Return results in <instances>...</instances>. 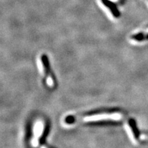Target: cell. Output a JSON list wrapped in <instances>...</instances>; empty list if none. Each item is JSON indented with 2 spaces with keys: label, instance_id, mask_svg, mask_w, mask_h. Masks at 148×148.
<instances>
[{
  "label": "cell",
  "instance_id": "cell-1",
  "mask_svg": "<svg viewBox=\"0 0 148 148\" xmlns=\"http://www.w3.org/2000/svg\"><path fill=\"white\" fill-rule=\"evenodd\" d=\"M122 118V116L119 113H110V114H99L95 115L88 116L85 117L84 120L85 121H97L103 119H111L114 121H118Z\"/></svg>",
  "mask_w": 148,
  "mask_h": 148
},
{
  "label": "cell",
  "instance_id": "cell-2",
  "mask_svg": "<svg viewBox=\"0 0 148 148\" xmlns=\"http://www.w3.org/2000/svg\"><path fill=\"white\" fill-rule=\"evenodd\" d=\"M101 3L106 7V8L109 10V12H110L111 14L114 16V17H118L119 16V10L110 0H101Z\"/></svg>",
  "mask_w": 148,
  "mask_h": 148
},
{
  "label": "cell",
  "instance_id": "cell-3",
  "mask_svg": "<svg viewBox=\"0 0 148 148\" xmlns=\"http://www.w3.org/2000/svg\"><path fill=\"white\" fill-rule=\"evenodd\" d=\"M43 123L41 121L36 122L34 127V134L35 136H40L42 134V132H43Z\"/></svg>",
  "mask_w": 148,
  "mask_h": 148
},
{
  "label": "cell",
  "instance_id": "cell-4",
  "mask_svg": "<svg viewBox=\"0 0 148 148\" xmlns=\"http://www.w3.org/2000/svg\"><path fill=\"white\" fill-rule=\"evenodd\" d=\"M130 125L131 127H132L133 133H134V138H136V139H138L140 136V132L139 131H138L137 127L136 126V124H135V122L134 121V120H130Z\"/></svg>",
  "mask_w": 148,
  "mask_h": 148
},
{
  "label": "cell",
  "instance_id": "cell-5",
  "mask_svg": "<svg viewBox=\"0 0 148 148\" xmlns=\"http://www.w3.org/2000/svg\"><path fill=\"white\" fill-rule=\"evenodd\" d=\"M37 64H38V69L39 70V72L41 74H44V66L42 64V60L40 59H38L37 60Z\"/></svg>",
  "mask_w": 148,
  "mask_h": 148
},
{
  "label": "cell",
  "instance_id": "cell-6",
  "mask_svg": "<svg viewBox=\"0 0 148 148\" xmlns=\"http://www.w3.org/2000/svg\"><path fill=\"white\" fill-rule=\"evenodd\" d=\"M47 84L49 86H52L53 85V79L50 76H48L47 79Z\"/></svg>",
  "mask_w": 148,
  "mask_h": 148
},
{
  "label": "cell",
  "instance_id": "cell-7",
  "mask_svg": "<svg viewBox=\"0 0 148 148\" xmlns=\"http://www.w3.org/2000/svg\"><path fill=\"white\" fill-rule=\"evenodd\" d=\"M110 1H116V0H110Z\"/></svg>",
  "mask_w": 148,
  "mask_h": 148
}]
</instances>
